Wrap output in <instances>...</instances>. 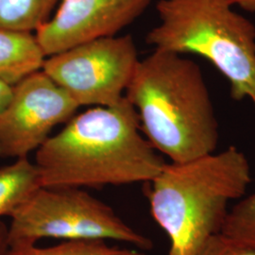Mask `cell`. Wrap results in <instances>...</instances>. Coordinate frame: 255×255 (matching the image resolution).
I'll use <instances>...</instances> for the list:
<instances>
[{"label": "cell", "mask_w": 255, "mask_h": 255, "mask_svg": "<svg viewBox=\"0 0 255 255\" xmlns=\"http://www.w3.org/2000/svg\"><path fill=\"white\" fill-rule=\"evenodd\" d=\"M124 97L146 140L171 162L216 152L219 121L201 67L191 59L154 49L139 60Z\"/></svg>", "instance_id": "cell-2"}, {"label": "cell", "mask_w": 255, "mask_h": 255, "mask_svg": "<svg viewBox=\"0 0 255 255\" xmlns=\"http://www.w3.org/2000/svg\"><path fill=\"white\" fill-rule=\"evenodd\" d=\"M220 234L255 250V193L241 198L230 208Z\"/></svg>", "instance_id": "cell-13"}, {"label": "cell", "mask_w": 255, "mask_h": 255, "mask_svg": "<svg viewBox=\"0 0 255 255\" xmlns=\"http://www.w3.org/2000/svg\"><path fill=\"white\" fill-rule=\"evenodd\" d=\"M62 0H0V27L35 33Z\"/></svg>", "instance_id": "cell-11"}, {"label": "cell", "mask_w": 255, "mask_h": 255, "mask_svg": "<svg viewBox=\"0 0 255 255\" xmlns=\"http://www.w3.org/2000/svg\"><path fill=\"white\" fill-rule=\"evenodd\" d=\"M246 154L231 146L182 163L164 164L146 182L150 214L169 239L167 255H196L221 233L230 203L252 182Z\"/></svg>", "instance_id": "cell-3"}, {"label": "cell", "mask_w": 255, "mask_h": 255, "mask_svg": "<svg viewBox=\"0 0 255 255\" xmlns=\"http://www.w3.org/2000/svg\"><path fill=\"white\" fill-rule=\"evenodd\" d=\"M12 93V86L0 81V116L8 105Z\"/></svg>", "instance_id": "cell-15"}, {"label": "cell", "mask_w": 255, "mask_h": 255, "mask_svg": "<svg viewBox=\"0 0 255 255\" xmlns=\"http://www.w3.org/2000/svg\"><path fill=\"white\" fill-rule=\"evenodd\" d=\"M230 2L236 7L241 8L250 12H255V0H230Z\"/></svg>", "instance_id": "cell-17"}, {"label": "cell", "mask_w": 255, "mask_h": 255, "mask_svg": "<svg viewBox=\"0 0 255 255\" xmlns=\"http://www.w3.org/2000/svg\"><path fill=\"white\" fill-rule=\"evenodd\" d=\"M46 58L35 33L0 27V81L13 86L41 70Z\"/></svg>", "instance_id": "cell-9"}, {"label": "cell", "mask_w": 255, "mask_h": 255, "mask_svg": "<svg viewBox=\"0 0 255 255\" xmlns=\"http://www.w3.org/2000/svg\"><path fill=\"white\" fill-rule=\"evenodd\" d=\"M8 249V226L0 220V255H5Z\"/></svg>", "instance_id": "cell-16"}, {"label": "cell", "mask_w": 255, "mask_h": 255, "mask_svg": "<svg viewBox=\"0 0 255 255\" xmlns=\"http://www.w3.org/2000/svg\"><path fill=\"white\" fill-rule=\"evenodd\" d=\"M40 178L34 162L28 157L0 167V218L9 217L40 187Z\"/></svg>", "instance_id": "cell-10"}, {"label": "cell", "mask_w": 255, "mask_h": 255, "mask_svg": "<svg viewBox=\"0 0 255 255\" xmlns=\"http://www.w3.org/2000/svg\"><path fill=\"white\" fill-rule=\"evenodd\" d=\"M234 7L230 0H159V23L146 42L206 59L228 81L232 99L255 109V26Z\"/></svg>", "instance_id": "cell-4"}, {"label": "cell", "mask_w": 255, "mask_h": 255, "mask_svg": "<svg viewBox=\"0 0 255 255\" xmlns=\"http://www.w3.org/2000/svg\"><path fill=\"white\" fill-rule=\"evenodd\" d=\"M130 35L104 37L46 57L42 70L80 107L121 101L139 62Z\"/></svg>", "instance_id": "cell-6"}, {"label": "cell", "mask_w": 255, "mask_h": 255, "mask_svg": "<svg viewBox=\"0 0 255 255\" xmlns=\"http://www.w3.org/2000/svg\"><path fill=\"white\" fill-rule=\"evenodd\" d=\"M9 219V248L35 245L44 238L115 240L141 251L153 247L150 238L131 228L110 205L84 188L40 186Z\"/></svg>", "instance_id": "cell-5"}, {"label": "cell", "mask_w": 255, "mask_h": 255, "mask_svg": "<svg viewBox=\"0 0 255 255\" xmlns=\"http://www.w3.org/2000/svg\"><path fill=\"white\" fill-rule=\"evenodd\" d=\"M5 255H146L138 249L110 246L104 240H70L52 247H10Z\"/></svg>", "instance_id": "cell-12"}, {"label": "cell", "mask_w": 255, "mask_h": 255, "mask_svg": "<svg viewBox=\"0 0 255 255\" xmlns=\"http://www.w3.org/2000/svg\"><path fill=\"white\" fill-rule=\"evenodd\" d=\"M196 255H255V250L219 234L208 239Z\"/></svg>", "instance_id": "cell-14"}, {"label": "cell", "mask_w": 255, "mask_h": 255, "mask_svg": "<svg viewBox=\"0 0 255 255\" xmlns=\"http://www.w3.org/2000/svg\"><path fill=\"white\" fill-rule=\"evenodd\" d=\"M34 164L41 186L101 188L146 183L165 163L124 97L74 116L37 149Z\"/></svg>", "instance_id": "cell-1"}, {"label": "cell", "mask_w": 255, "mask_h": 255, "mask_svg": "<svg viewBox=\"0 0 255 255\" xmlns=\"http://www.w3.org/2000/svg\"><path fill=\"white\" fill-rule=\"evenodd\" d=\"M79 108L42 69L28 75L12 86L10 100L0 116V158L28 157Z\"/></svg>", "instance_id": "cell-7"}, {"label": "cell", "mask_w": 255, "mask_h": 255, "mask_svg": "<svg viewBox=\"0 0 255 255\" xmlns=\"http://www.w3.org/2000/svg\"><path fill=\"white\" fill-rule=\"evenodd\" d=\"M153 0H62L35 31L46 57L82 43L115 36L136 20Z\"/></svg>", "instance_id": "cell-8"}]
</instances>
